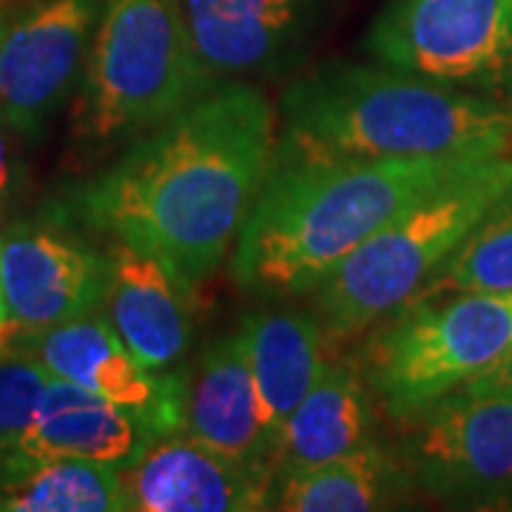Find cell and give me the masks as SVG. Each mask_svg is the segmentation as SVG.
Returning <instances> with one entry per match:
<instances>
[{"label":"cell","mask_w":512,"mask_h":512,"mask_svg":"<svg viewBox=\"0 0 512 512\" xmlns=\"http://www.w3.org/2000/svg\"><path fill=\"white\" fill-rule=\"evenodd\" d=\"M109 285V254L57 228H18L0 245V302L18 333L97 313Z\"/></svg>","instance_id":"11"},{"label":"cell","mask_w":512,"mask_h":512,"mask_svg":"<svg viewBox=\"0 0 512 512\" xmlns=\"http://www.w3.org/2000/svg\"><path fill=\"white\" fill-rule=\"evenodd\" d=\"M325 0H183L200 63L217 80L279 77L305 57Z\"/></svg>","instance_id":"12"},{"label":"cell","mask_w":512,"mask_h":512,"mask_svg":"<svg viewBox=\"0 0 512 512\" xmlns=\"http://www.w3.org/2000/svg\"><path fill=\"white\" fill-rule=\"evenodd\" d=\"M322 330L319 316L302 311L251 313L239 325L262 416L276 441L288 416L308 396L325 367Z\"/></svg>","instance_id":"19"},{"label":"cell","mask_w":512,"mask_h":512,"mask_svg":"<svg viewBox=\"0 0 512 512\" xmlns=\"http://www.w3.org/2000/svg\"><path fill=\"white\" fill-rule=\"evenodd\" d=\"M476 163L450 157L274 163L234 245V279L262 299L316 291L407 205Z\"/></svg>","instance_id":"3"},{"label":"cell","mask_w":512,"mask_h":512,"mask_svg":"<svg viewBox=\"0 0 512 512\" xmlns=\"http://www.w3.org/2000/svg\"><path fill=\"white\" fill-rule=\"evenodd\" d=\"M12 185H15V163H12V151H9V143H6V134L0 128V202L9 197Z\"/></svg>","instance_id":"24"},{"label":"cell","mask_w":512,"mask_h":512,"mask_svg":"<svg viewBox=\"0 0 512 512\" xmlns=\"http://www.w3.org/2000/svg\"><path fill=\"white\" fill-rule=\"evenodd\" d=\"M183 433L274 484L279 441L262 416L242 333L214 339L188 373Z\"/></svg>","instance_id":"14"},{"label":"cell","mask_w":512,"mask_h":512,"mask_svg":"<svg viewBox=\"0 0 512 512\" xmlns=\"http://www.w3.org/2000/svg\"><path fill=\"white\" fill-rule=\"evenodd\" d=\"M134 512H256L271 504V478L225 458L188 433L154 439L120 470Z\"/></svg>","instance_id":"13"},{"label":"cell","mask_w":512,"mask_h":512,"mask_svg":"<svg viewBox=\"0 0 512 512\" xmlns=\"http://www.w3.org/2000/svg\"><path fill=\"white\" fill-rule=\"evenodd\" d=\"M103 0H32L0 37V123L37 140L86 72Z\"/></svg>","instance_id":"9"},{"label":"cell","mask_w":512,"mask_h":512,"mask_svg":"<svg viewBox=\"0 0 512 512\" xmlns=\"http://www.w3.org/2000/svg\"><path fill=\"white\" fill-rule=\"evenodd\" d=\"M154 439H160L157 430L137 413L52 376L37 404L35 421L6 461L83 458L123 470L143 456Z\"/></svg>","instance_id":"16"},{"label":"cell","mask_w":512,"mask_h":512,"mask_svg":"<svg viewBox=\"0 0 512 512\" xmlns=\"http://www.w3.org/2000/svg\"><path fill=\"white\" fill-rule=\"evenodd\" d=\"M365 49L444 86L512 97V0H384Z\"/></svg>","instance_id":"7"},{"label":"cell","mask_w":512,"mask_h":512,"mask_svg":"<svg viewBox=\"0 0 512 512\" xmlns=\"http://www.w3.org/2000/svg\"><path fill=\"white\" fill-rule=\"evenodd\" d=\"M512 188L510 157L481 160L407 205L316 288L330 336H356L413 305Z\"/></svg>","instance_id":"4"},{"label":"cell","mask_w":512,"mask_h":512,"mask_svg":"<svg viewBox=\"0 0 512 512\" xmlns=\"http://www.w3.org/2000/svg\"><path fill=\"white\" fill-rule=\"evenodd\" d=\"M120 470L83 458L0 464V512H126Z\"/></svg>","instance_id":"20"},{"label":"cell","mask_w":512,"mask_h":512,"mask_svg":"<svg viewBox=\"0 0 512 512\" xmlns=\"http://www.w3.org/2000/svg\"><path fill=\"white\" fill-rule=\"evenodd\" d=\"M191 285L165 256L114 242L109 254L106 319L140 365L165 373L191 345Z\"/></svg>","instance_id":"15"},{"label":"cell","mask_w":512,"mask_h":512,"mask_svg":"<svg viewBox=\"0 0 512 512\" xmlns=\"http://www.w3.org/2000/svg\"><path fill=\"white\" fill-rule=\"evenodd\" d=\"M9 350L29 353L49 370V376L137 413L157 430V436L183 433L188 370L154 373L140 365L109 319L97 313L18 333Z\"/></svg>","instance_id":"10"},{"label":"cell","mask_w":512,"mask_h":512,"mask_svg":"<svg viewBox=\"0 0 512 512\" xmlns=\"http://www.w3.org/2000/svg\"><path fill=\"white\" fill-rule=\"evenodd\" d=\"M0 245H3V237H0ZM0 325H9L6 316H3V302H0ZM9 328H12V325H9Z\"/></svg>","instance_id":"27"},{"label":"cell","mask_w":512,"mask_h":512,"mask_svg":"<svg viewBox=\"0 0 512 512\" xmlns=\"http://www.w3.org/2000/svg\"><path fill=\"white\" fill-rule=\"evenodd\" d=\"M512 348V296H424L370 328L359 367L390 419L413 421Z\"/></svg>","instance_id":"6"},{"label":"cell","mask_w":512,"mask_h":512,"mask_svg":"<svg viewBox=\"0 0 512 512\" xmlns=\"http://www.w3.org/2000/svg\"><path fill=\"white\" fill-rule=\"evenodd\" d=\"M49 382V370L29 353H0V461L15 453L18 441L35 421L37 404Z\"/></svg>","instance_id":"22"},{"label":"cell","mask_w":512,"mask_h":512,"mask_svg":"<svg viewBox=\"0 0 512 512\" xmlns=\"http://www.w3.org/2000/svg\"><path fill=\"white\" fill-rule=\"evenodd\" d=\"M276 154V114L248 80H225L134 137L74 191L86 228L165 256L194 288L237 245Z\"/></svg>","instance_id":"1"},{"label":"cell","mask_w":512,"mask_h":512,"mask_svg":"<svg viewBox=\"0 0 512 512\" xmlns=\"http://www.w3.org/2000/svg\"><path fill=\"white\" fill-rule=\"evenodd\" d=\"M413 484L450 507L512 510V396L464 393L407 421Z\"/></svg>","instance_id":"8"},{"label":"cell","mask_w":512,"mask_h":512,"mask_svg":"<svg viewBox=\"0 0 512 512\" xmlns=\"http://www.w3.org/2000/svg\"><path fill=\"white\" fill-rule=\"evenodd\" d=\"M413 476L399 450L373 439L353 453L274 478L268 510L370 512L390 510L413 493Z\"/></svg>","instance_id":"18"},{"label":"cell","mask_w":512,"mask_h":512,"mask_svg":"<svg viewBox=\"0 0 512 512\" xmlns=\"http://www.w3.org/2000/svg\"><path fill=\"white\" fill-rule=\"evenodd\" d=\"M9 18H12V15H9V12L3 9V3H0V37H3V32H6V23H9Z\"/></svg>","instance_id":"26"},{"label":"cell","mask_w":512,"mask_h":512,"mask_svg":"<svg viewBox=\"0 0 512 512\" xmlns=\"http://www.w3.org/2000/svg\"><path fill=\"white\" fill-rule=\"evenodd\" d=\"M441 293H493L512 296V188L461 242L424 296Z\"/></svg>","instance_id":"21"},{"label":"cell","mask_w":512,"mask_h":512,"mask_svg":"<svg viewBox=\"0 0 512 512\" xmlns=\"http://www.w3.org/2000/svg\"><path fill=\"white\" fill-rule=\"evenodd\" d=\"M461 390L464 393H501V396H512V348L487 373H481L478 379H473Z\"/></svg>","instance_id":"23"},{"label":"cell","mask_w":512,"mask_h":512,"mask_svg":"<svg viewBox=\"0 0 512 512\" xmlns=\"http://www.w3.org/2000/svg\"><path fill=\"white\" fill-rule=\"evenodd\" d=\"M15 336H18V330L9 328V325H0V353H6V350L12 348Z\"/></svg>","instance_id":"25"},{"label":"cell","mask_w":512,"mask_h":512,"mask_svg":"<svg viewBox=\"0 0 512 512\" xmlns=\"http://www.w3.org/2000/svg\"><path fill=\"white\" fill-rule=\"evenodd\" d=\"M279 117L274 163L512 154V97L444 86L379 60H330L299 74Z\"/></svg>","instance_id":"2"},{"label":"cell","mask_w":512,"mask_h":512,"mask_svg":"<svg viewBox=\"0 0 512 512\" xmlns=\"http://www.w3.org/2000/svg\"><path fill=\"white\" fill-rule=\"evenodd\" d=\"M220 83L197 57L183 0H103L77 134L103 148L131 143Z\"/></svg>","instance_id":"5"},{"label":"cell","mask_w":512,"mask_h":512,"mask_svg":"<svg viewBox=\"0 0 512 512\" xmlns=\"http://www.w3.org/2000/svg\"><path fill=\"white\" fill-rule=\"evenodd\" d=\"M376 407L359 362H328L282 427L274 478L325 464L376 439Z\"/></svg>","instance_id":"17"}]
</instances>
